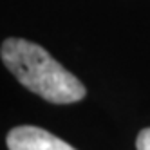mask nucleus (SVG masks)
I'll return each instance as SVG.
<instances>
[{"mask_svg":"<svg viewBox=\"0 0 150 150\" xmlns=\"http://www.w3.org/2000/svg\"><path fill=\"white\" fill-rule=\"evenodd\" d=\"M4 65L25 89L49 103L65 105L85 98V85L49 52L24 38H7L0 47Z\"/></svg>","mask_w":150,"mask_h":150,"instance_id":"1","label":"nucleus"},{"mask_svg":"<svg viewBox=\"0 0 150 150\" xmlns=\"http://www.w3.org/2000/svg\"><path fill=\"white\" fill-rule=\"evenodd\" d=\"M6 143L9 150H76L54 134L31 125L11 128Z\"/></svg>","mask_w":150,"mask_h":150,"instance_id":"2","label":"nucleus"},{"mask_svg":"<svg viewBox=\"0 0 150 150\" xmlns=\"http://www.w3.org/2000/svg\"><path fill=\"white\" fill-rule=\"evenodd\" d=\"M136 148L137 150H150V128H143L136 137Z\"/></svg>","mask_w":150,"mask_h":150,"instance_id":"3","label":"nucleus"}]
</instances>
